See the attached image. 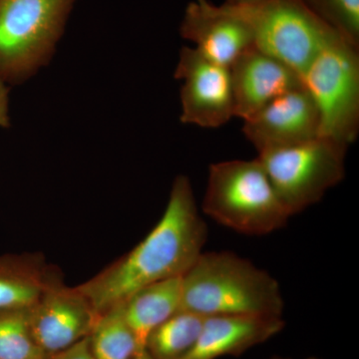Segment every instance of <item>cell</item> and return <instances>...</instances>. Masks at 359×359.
<instances>
[{
  "mask_svg": "<svg viewBox=\"0 0 359 359\" xmlns=\"http://www.w3.org/2000/svg\"><path fill=\"white\" fill-rule=\"evenodd\" d=\"M95 359H133V334L123 313L122 304L99 316L89 337Z\"/></svg>",
  "mask_w": 359,
  "mask_h": 359,
  "instance_id": "17",
  "label": "cell"
},
{
  "mask_svg": "<svg viewBox=\"0 0 359 359\" xmlns=\"http://www.w3.org/2000/svg\"><path fill=\"white\" fill-rule=\"evenodd\" d=\"M9 88L6 82L0 79V127L8 128L11 126L8 116Z\"/></svg>",
  "mask_w": 359,
  "mask_h": 359,
  "instance_id": "21",
  "label": "cell"
},
{
  "mask_svg": "<svg viewBox=\"0 0 359 359\" xmlns=\"http://www.w3.org/2000/svg\"><path fill=\"white\" fill-rule=\"evenodd\" d=\"M358 50L335 32L302 76L320 112V136L348 146L359 130Z\"/></svg>",
  "mask_w": 359,
  "mask_h": 359,
  "instance_id": "6",
  "label": "cell"
},
{
  "mask_svg": "<svg viewBox=\"0 0 359 359\" xmlns=\"http://www.w3.org/2000/svg\"><path fill=\"white\" fill-rule=\"evenodd\" d=\"M245 6L255 46L290 66L301 77L337 32L302 0H264Z\"/></svg>",
  "mask_w": 359,
  "mask_h": 359,
  "instance_id": "7",
  "label": "cell"
},
{
  "mask_svg": "<svg viewBox=\"0 0 359 359\" xmlns=\"http://www.w3.org/2000/svg\"><path fill=\"white\" fill-rule=\"evenodd\" d=\"M48 359H95L90 348L89 339L80 340L74 346L60 353L53 354Z\"/></svg>",
  "mask_w": 359,
  "mask_h": 359,
  "instance_id": "20",
  "label": "cell"
},
{
  "mask_svg": "<svg viewBox=\"0 0 359 359\" xmlns=\"http://www.w3.org/2000/svg\"><path fill=\"white\" fill-rule=\"evenodd\" d=\"M348 145L328 137L259 153L257 159L290 216L323 199L346 177Z\"/></svg>",
  "mask_w": 359,
  "mask_h": 359,
  "instance_id": "5",
  "label": "cell"
},
{
  "mask_svg": "<svg viewBox=\"0 0 359 359\" xmlns=\"http://www.w3.org/2000/svg\"><path fill=\"white\" fill-rule=\"evenodd\" d=\"M99 316L77 287L59 276L29 308L33 339L46 358L88 337Z\"/></svg>",
  "mask_w": 359,
  "mask_h": 359,
  "instance_id": "9",
  "label": "cell"
},
{
  "mask_svg": "<svg viewBox=\"0 0 359 359\" xmlns=\"http://www.w3.org/2000/svg\"><path fill=\"white\" fill-rule=\"evenodd\" d=\"M271 359H290V358H280V356H275V358H273ZM306 359H316V358H306Z\"/></svg>",
  "mask_w": 359,
  "mask_h": 359,
  "instance_id": "23",
  "label": "cell"
},
{
  "mask_svg": "<svg viewBox=\"0 0 359 359\" xmlns=\"http://www.w3.org/2000/svg\"><path fill=\"white\" fill-rule=\"evenodd\" d=\"M283 327V318L210 316L192 348L179 359L238 356L276 337Z\"/></svg>",
  "mask_w": 359,
  "mask_h": 359,
  "instance_id": "13",
  "label": "cell"
},
{
  "mask_svg": "<svg viewBox=\"0 0 359 359\" xmlns=\"http://www.w3.org/2000/svg\"><path fill=\"white\" fill-rule=\"evenodd\" d=\"M58 276L39 255L0 257V309L30 308Z\"/></svg>",
  "mask_w": 359,
  "mask_h": 359,
  "instance_id": "15",
  "label": "cell"
},
{
  "mask_svg": "<svg viewBox=\"0 0 359 359\" xmlns=\"http://www.w3.org/2000/svg\"><path fill=\"white\" fill-rule=\"evenodd\" d=\"M207 237L190 180L180 175L162 218L147 237L77 289L101 316L143 287L185 275L202 254Z\"/></svg>",
  "mask_w": 359,
  "mask_h": 359,
  "instance_id": "1",
  "label": "cell"
},
{
  "mask_svg": "<svg viewBox=\"0 0 359 359\" xmlns=\"http://www.w3.org/2000/svg\"><path fill=\"white\" fill-rule=\"evenodd\" d=\"M182 278L153 283L122 302L125 320L134 337L133 359H152L147 351L149 337L161 323L180 311Z\"/></svg>",
  "mask_w": 359,
  "mask_h": 359,
  "instance_id": "14",
  "label": "cell"
},
{
  "mask_svg": "<svg viewBox=\"0 0 359 359\" xmlns=\"http://www.w3.org/2000/svg\"><path fill=\"white\" fill-rule=\"evenodd\" d=\"M33 339L29 308L0 309V359H42Z\"/></svg>",
  "mask_w": 359,
  "mask_h": 359,
  "instance_id": "18",
  "label": "cell"
},
{
  "mask_svg": "<svg viewBox=\"0 0 359 359\" xmlns=\"http://www.w3.org/2000/svg\"><path fill=\"white\" fill-rule=\"evenodd\" d=\"M202 209L217 223L250 236L280 230L292 217L257 158L211 165Z\"/></svg>",
  "mask_w": 359,
  "mask_h": 359,
  "instance_id": "3",
  "label": "cell"
},
{
  "mask_svg": "<svg viewBox=\"0 0 359 359\" xmlns=\"http://www.w3.org/2000/svg\"><path fill=\"white\" fill-rule=\"evenodd\" d=\"M205 318L191 311H177L156 327L149 337V355L152 359L181 358L199 339Z\"/></svg>",
  "mask_w": 359,
  "mask_h": 359,
  "instance_id": "16",
  "label": "cell"
},
{
  "mask_svg": "<svg viewBox=\"0 0 359 359\" xmlns=\"http://www.w3.org/2000/svg\"><path fill=\"white\" fill-rule=\"evenodd\" d=\"M320 127L318 106L304 86L278 97L245 120L243 132L259 154L316 138Z\"/></svg>",
  "mask_w": 359,
  "mask_h": 359,
  "instance_id": "11",
  "label": "cell"
},
{
  "mask_svg": "<svg viewBox=\"0 0 359 359\" xmlns=\"http://www.w3.org/2000/svg\"><path fill=\"white\" fill-rule=\"evenodd\" d=\"M42 359H48V358H42Z\"/></svg>",
  "mask_w": 359,
  "mask_h": 359,
  "instance_id": "24",
  "label": "cell"
},
{
  "mask_svg": "<svg viewBox=\"0 0 359 359\" xmlns=\"http://www.w3.org/2000/svg\"><path fill=\"white\" fill-rule=\"evenodd\" d=\"M235 116L249 119L278 97L304 87L294 69L255 45L230 66Z\"/></svg>",
  "mask_w": 359,
  "mask_h": 359,
  "instance_id": "12",
  "label": "cell"
},
{
  "mask_svg": "<svg viewBox=\"0 0 359 359\" xmlns=\"http://www.w3.org/2000/svg\"><path fill=\"white\" fill-rule=\"evenodd\" d=\"M75 0H0V79L20 84L50 61Z\"/></svg>",
  "mask_w": 359,
  "mask_h": 359,
  "instance_id": "4",
  "label": "cell"
},
{
  "mask_svg": "<svg viewBox=\"0 0 359 359\" xmlns=\"http://www.w3.org/2000/svg\"><path fill=\"white\" fill-rule=\"evenodd\" d=\"M175 78L183 80L181 122L219 128L235 116L230 67L218 65L196 48L184 47Z\"/></svg>",
  "mask_w": 359,
  "mask_h": 359,
  "instance_id": "8",
  "label": "cell"
},
{
  "mask_svg": "<svg viewBox=\"0 0 359 359\" xmlns=\"http://www.w3.org/2000/svg\"><path fill=\"white\" fill-rule=\"evenodd\" d=\"M263 1L264 0H226V2L233 4H256Z\"/></svg>",
  "mask_w": 359,
  "mask_h": 359,
  "instance_id": "22",
  "label": "cell"
},
{
  "mask_svg": "<svg viewBox=\"0 0 359 359\" xmlns=\"http://www.w3.org/2000/svg\"><path fill=\"white\" fill-rule=\"evenodd\" d=\"M180 32L205 57L228 67L254 45L245 4L194 0L187 6Z\"/></svg>",
  "mask_w": 359,
  "mask_h": 359,
  "instance_id": "10",
  "label": "cell"
},
{
  "mask_svg": "<svg viewBox=\"0 0 359 359\" xmlns=\"http://www.w3.org/2000/svg\"><path fill=\"white\" fill-rule=\"evenodd\" d=\"M283 309L276 278L231 252H203L182 278L180 311L205 318H283Z\"/></svg>",
  "mask_w": 359,
  "mask_h": 359,
  "instance_id": "2",
  "label": "cell"
},
{
  "mask_svg": "<svg viewBox=\"0 0 359 359\" xmlns=\"http://www.w3.org/2000/svg\"><path fill=\"white\" fill-rule=\"evenodd\" d=\"M323 22L359 48V0H302Z\"/></svg>",
  "mask_w": 359,
  "mask_h": 359,
  "instance_id": "19",
  "label": "cell"
}]
</instances>
